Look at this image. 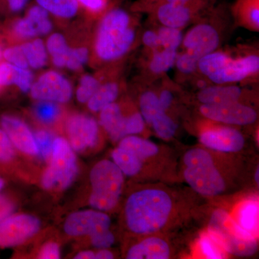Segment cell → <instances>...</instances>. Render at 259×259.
I'll use <instances>...</instances> for the list:
<instances>
[{
	"label": "cell",
	"instance_id": "cell-1",
	"mask_svg": "<svg viewBox=\"0 0 259 259\" xmlns=\"http://www.w3.org/2000/svg\"><path fill=\"white\" fill-rule=\"evenodd\" d=\"M176 202L161 187H146L131 194L125 202L127 228L139 236H151L164 229L175 216Z\"/></svg>",
	"mask_w": 259,
	"mask_h": 259
},
{
	"label": "cell",
	"instance_id": "cell-2",
	"mask_svg": "<svg viewBox=\"0 0 259 259\" xmlns=\"http://www.w3.org/2000/svg\"><path fill=\"white\" fill-rule=\"evenodd\" d=\"M136 32L131 17L121 9L110 10L102 18L97 32L95 50L98 57L110 61L125 54L135 41Z\"/></svg>",
	"mask_w": 259,
	"mask_h": 259
},
{
	"label": "cell",
	"instance_id": "cell-3",
	"mask_svg": "<svg viewBox=\"0 0 259 259\" xmlns=\"http://www.w3.org/2000/svg\"><path fill=\"white\" fill-rule=\"evenodd\" d=\"M184 164L186 182L197 193L213 197L226 190V181L208 151L201 148L189 150L184 156Z\"/></svg>",
	"mask_w": 259,
	"mask_h": 259
},
{
	"label": "cell",
	"instance_id": "cell-4",
	"mask_svg": "<svg viewBox=\"0 0 259 259\" xmlns=\"http://www.w3.org/2000/svg\"><path fill=\"white\" fill-rule=\"evenodd\" d=\"M198 69L218 84L236 82L258 72L259 58L248 55L233 59L225 53L214 51L199 60Z\"/></svg>",
	"mask_w": 259,
	"mask_h": 259
},
{
	"label": "cell",
	"instance_id": "cell-5",
	"mask_svg": "<svg viewBox=\"0 0 259 259\" xmlns=\"http://www.w3.org/2000/svg\"><path fill=\"white\" fill-rule=\"evenodd\" d=\"M207 231L227 253L245 257L254 254L256 251V238L240 226L224 209H216L212 213Z\"/></svg>",
	"mask_w": 259,
	"mask_h": 259
},
{
	"label": "cell",
	"instance_id": "cell-6",
	"mask_svg": "<svg viewBox=\"0 0 259 259\" xmlns=\"http://www.w3.org/2000/svg\"><path fill=\"white\" fill-rule=\"evenodd\" d=\"M90 206L97 210L107 212L115 208L122 194L124 175L113 161L102 160L90 171Z\"/></svg>",
	"mask_w": 259,
	"mask_h": 259
},
{
	"label": "cell",
	"instance_id": "cell-7",
	"mask_svg": "<svg viewBox=\"0 0 259 259\" xmlns=\"http://www.w3.org/2000/svg\"><path fill=\"white\" fill-rule=\"evenodd\" d=\"M50 163L42 174V187L48 190H66L74 182L78 165L74 150L64 138H56L50 158Z\"/></svg>",
	"mask_w": 259,
	"mask_h": 259
},
{
	"label": "cell",
	"instance_id": "cell-8",
	"mask_svg": "<svg viewBox=\"0 0 259 259\" xmlns=\"http://www.w3.org/2000/svg\"><path fill=\"white\" fill-rule=\"evenodd\" d=\"M40 220L27 214L10 215L0 223V247L9 248L22 244L40 230Z\"/></svg>",
	"mask_w": 259,
	"mask_h": 259
},
{
	"label": "cell",
	"instance_id": "cell-9",
	"mask_svg": "<svg viewBox=\"0 0 259 259\" xmlns=\"http://www.w3.org/2000/svg\"><path fill=\"white\" fill-rule=\"evenodd\" d=\"M199 112L209 120L229 125H250L257 120V112L254 109L239 102L202 105L199 107Z\"/></svg>",
	"mask_w": 259,
	"mask_h": 259
},
{
	"label": "cell",
	"instance_id": "cell-10",
	"mask_svg": "<svg viewBox=\"0 0 259 259\" xmlns=\"http://www.w3.org/2000/svg\"><path fill=\"white\" fill-rule=\"evenodd\" d=\"M30 94L32 98L40 101H50L65 103L72 96L71 83L64 76L50 71L44 73L32 85Z\"/></svg>",
	"mask_w": 259,
	"mask_h": 259
},
{
	"label": "cell",
	"instance_id": "cell-11",
	"mask_svg": "<svg viewBox=\"0 0 259 259\" xmlns=\"http://www.w3.org/2000/svg\"><path fill=\"white\" fill-rule=\"evenodd\" d=\"M212 0H194L186 4L158 3L153 6L158 21L163 26L181 28L185 26L201 10L207 8Z\"/></svg>",
	"mask_w": 259,
	"mask_h": 259
},
{
	"label": "cell",
	"instance_id": "cell-12",
	"mask_svg": "<svg viewBox=\"0 0 259 259\" xmlns=\"http://www.w3.org/2000/svg\"><path fill=\"white\" fill-rule=\"evenodd\" d=\"M111 219L100 210H82L72 213L65 221L64 229L71 236H93L110 230Z\"/></svg>",
	"mask_w": 259,
	"mask_h": 259
},
{
	"label": "cell",
	"instance_id": "cell-13",
	"mask_svg": "<svg viewBox=\"0 0 259 259\" xmlns=\"http://www.w3.org/2000/svg\"><path fill=\"white\" fill-rule=\"evenodd\" d=\"M69 144L76 152L93 148L98 141L99 126L90 116L76 114L67 122Z\"/></svg>",
	"mask_w": 259,
	"mask_h": 259
},
{
	"label": "cell",
	"instance_id": "cell-14",
	"mask_svg": "<svg viewBox=\"0 0 259 259\" xmlns=\"http://www.w3.org/2000/svg\"><path fill=\"white\" fill-rule=\"evenodd\" d=\"M201 144L209 149L223 153L239 152L245 145V139L238 130L218 126L203 130L199 134Z\"/></svg>",
	"mask_w": 259,
	"mask_h": 259
},
{
	"label": "cell",
	"instance_id": "cell-15",
	"mask_svg": "<svg viewBox=\"0 0 259 259\" xmlns=\"http://www.w3.org/2000/svg\"><path fill=\"white\" fill-rule=\"evenodd\" d=\"M220 35L209 24H199L191 29L182 40L187 52L199 59L215 51L220 44Z\"/></svg>",
	"mask_w": 259,
	"mask_h": 259
},
{
	"label": "cell",
	"instance_id": "cell-16",
	"mask_svg": "<svg viewBox=\"0 0 259 259\" xmlns=\"http://www.w3.org/2000/svg\"><path fill=\"white\" fill-rule=\"evenodd\" d=\"M0 123L12 144L21 152L31 156L38 154L35 136L23 121L13 116L4 115Z\"/></svg>",
	"mask_w": 259,
	"mask_h": 259
},
{
	"label": "cell",
	"instance_id": "cell-17",
	"mask_svg": "<svg viewBox=\"0 0 259 259\" xmlns=\"http://www.w3.org/2000/svg\"><path fill=\"white\" fill-rule=\"evenodd\" d=\"M49 13L40 5H33L29 9L25 18L20 19L15 23V33L22 37H32L49 33L52 29Z\"/></svg>",
	"mask_w": 259,
	"mask_h": 259
},
{
	"label": "cell",
	"instance_id": "cell-18",
	"mask_svg": "<svg viewBox=\"0 0 259 259\" xmlns=\"http://www.w3.org/2000/svg\"><path fill=\"white\" fill-rule=\"evenodd\" d=\"M170 257L171 248L168 242L153 235L131 246L126 254V258L128 259H167Z\"/></svg>",
	"mask_w": 259,
	"mask_h": 259
},
{
	"label": "cell",
	"instance_id": "cell-19",
	"mask_svg": "<svg viewBox=\"0 0 259 259\" xmlns=\"http://www.w3.org/2000/svg\"><path fill=\"white\" fill-rule=\"evenodd\" d=\"M214 86L202 88L197 94V99L202 105H221L239 102L242 90L236 86Z\"/></svg>",
	"mask_w": 259,
	"mask_h": 259
},
{
	"label": "cell",
	"instance_id": "cell-20",
	"mask_svg": "<svg viewBox=\"0 0 259 259\" xmlns=\"http://www.w3.org/2000/svg\"><path fill=\"white\" fill-rule=\"evenodd\" d=\"M125 118L120 107L114 102L104 107L100 111V125L112 141H120L125 137L123 134Z\"/></svg>",
	"mask_w": 259,
	"mask_h": 259
},
{
	"label": "cell",
	"instance_id": "cell-21",
	"mask_svg": "<svg viewBox=\"0 0 259 259\" xmlns=\"http://www.w3.org/2000/svg\"><path fill=\"white\" fill-rule=\"evenodd\" d=\"M258 199H248L240 204L234 218L239 226L257 238L258 235Z\"/></svg>",
	"mask_w": 259,
	"mask_h": 259
},
{
	"label": "cell",
	"instance_id": "cell-22",
	"mask_svg": "<svg viewBox=\"0 0 259 259\" xmlns=\"http://www.w3.org/2000/svg\"><path fill=\"white\" fill-rule=\"evenodd\" d=\"M233 11L240 23L252 30H258L259 0H237Z\"/></svg>",
	"mask_w": 259,
	"mask_h": 259
},
{
	"label": "cell",
	"instance_id": "cell-23",
	"mask_svg": "<svg viewBox=\"0 0 259 259\" xmlns=\"http://www.w3.org/2000/svg\"><path fill=\"white\" fill-rule=\"evenodd\" d=\"M112 157L114 163L126 176H136L142 169L144 161L125 148L120 146L116 148L112 151Z\"/></svg>",
	"mask_w": 259,
	"mask_h": 259
},
{
	"label": "cell",
	"instance_id": "cell-24",
	"mask_svg": "<svg viewBox=\"0 0 259 259\" xmlns=\"http://www.w3.org/2000/svg\"><path fill=\"white\" fill-rule=\"evenodd\" d=\"M118 146L129 150L143 161L156 156L159 151L157 145L154 143L135 135L125 136L121 139Z\"/></svg>",
	"mask_w": 259,
	"mask_h": 259
},
{
	"label": "cell",
	"instance_id": "cell-25",
	"mask_svg": "<svg viewBox=\"0 0 259 259\" xmlns=\"http://www.w3.org/2000/svg\"><path fill=\"white\" fill-rule=\"evenodd\" d=\"M118 94L117 83L109 82L100 86L88 102L89 109L95 112L101 111L104 107L115 102Z\"/></svg>",
	"mask_w": 259,
	"mask_h": 259
},
{
	"label": "cell",
	"instance_id": "cell-26",
	"mask_svg": "<svg viewBox=\"0 0 259 259\" xmlns=\"http://www.w3.org/2000/svg\"><path fill=\"white\" fill-rule=\"evenodd\" d=\"M37 4L51 14L63 18L74 17L79 10L77 0H35Z\"/></svg>",
	"mask_w": 259,
	"mask_h": 259
},
{
	"label": "cell",
	"instance_id": "cell-27",
	"mask_svg": "<svg viewBox=\"0 0 259 259\" xmlns=\"http://www.w3.org/2000/svg\"><path fill=\"white\" fill-rule=\"evenodd\" d=\"M47 50L52 58L53 63L57 67L66 66L70 50L64 35L54 33L48 39Z\"/></svg>",
	"mask_w": 259,
	"mask_h": 259
},
{
	"label": "cell",
	"instance_id": "cell-28",
	"mask_svg": "<svg viewBox=\"0 0 259 259\" xmlns=\"http://www.w3.org/2000/svg\"><path fill=\"white\" fill-rule=\"evenodd\" d=\"M28 66L33 69H40L47 64V52L44 42L40 39L25 42L20 46Z\"/></svg>",
	"mask_w": 259,
	"mask_h": 259
},
{
	"label": "cell",
	"instance_id": "cell-29",
	"mask_svg": "<svg viewBox=\"0 0 259 259\" xmlns=\"http://www.w3.org/2000/svg\"><path fill=\"white\" fill-rule=\"evenodd\" d=\"M177 49L163 48V50L156 51L150 61L149 67L155 74L166 72L176 63Z\"/></svg>",
	"mask_w": 259,
	"mask_h": 259
},
{
	"label": "cell",
	"instance_id": "cell-30",
	"mask_svg": "<svg viewBox=\"0 0 259 259\" xmlns=\"http://www.w3.org/2000/svg\"><path fill=\"white\" fill-rule=\"evenodd\" d=\"M151 125L158 137L162 139H171L176 134V123L166 112L162 111L155 116Z\"/></svg>",
	"mask_w": 259,
	"mask_h": 259
},
{
	"label": "cell",
	"instance_id": "cell-31",
	"mask_svg": "<svg viewBox=\"0 0 259 259\" xmlns=\"http://www.w3.org/2000/svg\"><path fill=\"white\" fill-rule=\"evenodd\" d=\"M140 108L144 120L148 124H151L155 116L163 111L160 106L157 95L150 91L146 92L141 95L140 98Z\"/></svg>",
	"mask_w": 259,
	"mask_h": 259
},
{
	"label": "cell",
	"instance_id": "cell-32",
	"mask_svg": "<svg viewBox=\"0 0 259 259\" xmlns=\"http://www.w3.org/2000/svg\"><path fill=\"white\" fill-rule=\"evenodd\" d=\"M199 246L206 258H226V252L208 231L203 233L199 238Z\"/></svg>",
	"mask_w": 259,
	"mask_h": 259
},
{
	"label": "cell",
	"instance_id": "cell-33",
	"mask_svg": "<svg viewBox=\"0 0 259 259\" xmlns=\"http://www.w3.org/2000/svg\"><path fill=\"white\" fill-rule=\"evenodd\" d=\"M34 112L39 120L46 124H52L59 119L60 107L56 102L40 101L35 105Z\"/></svg>",
	"mask_w": 259,
	"mask_h": 259
},
{
	"label": "cell",
	"instance_id": "cell-34",
	"mask_svg": "<svg viewBox=\"0 0 259 259\" xmlns=\"http://www.w3.org/2000/svg\"><path fill=\"white\" fill-rule=\"evenodd\" d=\"M157 34L162 47L178 49L182 45L183 35L180 28L163 26L159 28Z\"/></svg>",
	"mask_w": 259,
	"mask_h": 259
},
{
	"label": "cell",
	"instance_id": "cell-35",
	"mask_svg": "<svg viewBox=\"0 0 259 259\" xmlns=\"http://www.w3.org/2000/svg\"><path fill=\"white\" fill-rule=\"evenodd\" d=\"M100 83L91 75H84L80 80V84L76 91V98L81 103L88 102L100 88Z\"/></svg>",
	"mask_w": 259,
	"mask_h": 259
},
{
	"label": "cell",
	"instance_id": "cell-36",
	"mask_svg": "<svg viewBox=\"0 0 259 259\" xmlns=\"http://www.w3.org/2000/svg\"><path fill=\"white\" fill-rule=\"evenodd\" d=\"M34 136L38 148V154L44 159H50L53 147H54V140H55L54 135L45 130H40L37 131Z\"/></svg>",
	"mask_w": 259,
	"mask_h": 259
},
{
	"label": "cell",
	"instance_id": "cell-37",
	"mask_svg": "<svg viewBox=\"0 0 259 259\" xmlns=\"http://www.w3.org/2000/svg\"><path fill=\"white\" fill-rule=\"evenodd\" d=\"M145 120L142 115L139 112L132 114L125 117L124 122V136H134L141 134L144 131Z\"/></svg>",
	"mask_w": 259,
	"mask_h": 259
},
{
	"label": "cell",
	"instance_id": "cell-38",
	"mask_svg": "<svg viewBox=\"0 0 259 259\" xmlns=\"http://www.w3.org/2000/svg\"><path fill=\"white\" fill-rule=\"evenodd\" d=\"M200 59L190 53L185 51L180 56H177L176 64L177 69L183 74H191L198 68L199 61Z\"/></svg>",
	"mask_w": 259,
	"mask_h": 259
},
{
	"label": "cell",
	"instance_id": "cell-39",
	"mask_svg": "<svg viewBox=\"0 0 259 259\" xmlns=\"http://www.w3.org/2000/svg\"><path fill=\"white\" fill-rule=\"evenodd\" d=\"M88 56L89 51L86 48L71 49L66 66L73 71L79 69L88 61Z\"/></svg>",
	"mask_w": 259,
	"mask_h": 259
},
{
	"label": "cell",
	"instance_id": "cell-40",
	"mask_svg": "<svg viewBox=\"0 0 259 259\" xmlns=\"http://www.w3.org/2000/svg\"><path fill=\"white\" fill-rule=\"evenodd\" d=\"M5 61L22 69H28V64L20 47L8 48L3 52Z\"/></svg>",
	"mask_w": 259,
	"mask_h": 259
},
{
	"label": "cell",
	"instance_id": "cell-41",
	"mask_svg": "<svg viewBox=\"0 0 259 259\" xmlns=\"http://www.w3.org/2000/svg\"><path fill=\"white\" fill-rule=\"evenodd\" d=\"M14 156L13 144L4 130L0 128V161H9Z\"/></svg>",
	"mask_w": 259,
	"mask_h": 259
},
{
	"label": "cell",
	"instance_id": "cell-42",
	"mask_svg": "<svg viewBox=\"0 0 259 259\" xmlns=\"http://www.w3.org/2000/svg\"><path fill=\"white\" fill-rule=\"evenodd\" d=\"M90 238L92 244L99 249L110 248L115 243V236L110 230L96 233Z\"/></svg>",
	"mask_w": 259,
	"mask_h": 259
},
{
	"label": "cell",
	"instance_id": "cell-43",
	"mask_svg": "<svg viewBox=\"0 0 259 259\" xmlns=\"http://www.w3.org/2000/svg\"><path fill=\"white\" fill-rule=\"evenodd\" d=\"M17 66L8 61L0 64V87L14 84Z\"/></svg>",
	"mask_w": 259,
	"mask_h": 259
},
{
	"label": "cell",
	"instance_id": "cell-44",
	"mask_svg": "<svg viewBox=\"0 0 259 259\" xmlns=\"http://www.w3.org/2000/svg\"><path fill=\"white\" fill-rule=\"evenodd\" d=\"M32 74L28 69H22L17 66L16 76L14 84L18 86L21 91L27 93L32 87Z\"/></svg>",
	"mask_w": 259,
	"mask_h": 259
},
{
	"label": "cell",
	"instance_id": "cell-45",
	"mask_svg": "<svg viewBox=\"0 0 259 259\" xmlns=\"http://www.w3.org/2000/svg\"><path fill=\"white\" fill-rule=\"evenodd\" d=\"M79 5H81L90 13L97 14L106 9L108 0H77Z\"/></svg>",
	"mask_w": 259,
	"mask_h": 259
},
{
	"label": "cell",
	"instance_id": "cell-46",
	"mask_svg": "<svg viewBox=\"0 0 259 259\" xmlns=\"http://www.w3.org/2000/svg\"><path fill=\"white\" fill-rule=\"evenodd\" d=\"M60 247L55 242H49L42 247L38 258L58 259L60 258Z\"/></svg>",
	"mask_w": 259,
	"mask_h": 259
},
{
	"label": "cell",
	"instance_id": "cell-47",
	"mask_svg": "<svg viewBox=\"0 0 259 259\" xmlns=\"http://www.w3.org/2000/svg\"><path fill=\"white\" fill-rule=\"evenodd\" d=\"M15 206L11 199L4 195H0V223L12 215Z\"/></svg>",
	"mask_w": 259,
	"mask_h": 259
},
{
	"label": "cell",
	"instance_id": "cell-48",
	"mask_svg": "<svg viewBox=\"0 0 259 259\" xmlns=\"http://www.w3.org/2000/svg\"><path fill=\"white\" fill-rule=\"evenodd\" d=\"M143 42L146 47L155 51H157L158 48L161 47L157 32L152 30H148L145 32L143 36Z\"/></svg>",
	"mask_w": 259,
	"mask_h": 259
},
{
	"label": "cell",
	"instance_id": "cell-49",
	"mask_svg": "<svg viewBox=\"0 0 259 259\" xmlns=\"http://www.w3.org/2000/svg\"><path fill=\"white\" fill-rule=\"evenodd\" d=\"M158 97L160 106L163 111L166 112L171 106L172 101H173V95L168 90H163Z\"/></svg>",
	"mask_w": 259,
	"mask_h": 259
},
{
	"label": "cell",
	"instance_id": "cell-50",
	"mask_svg": "<svg viewBox=\"0 0 259 259\" xmlns=\"http://www.w3.org/2000/svg\"><path fill=\"white\" fill-rule=\"evenodd\" d=\"M29 0H8L5 6L11 13H18L25 8Z\"/></svg>",
	"mask_w": 259,
	"mask_h": 259
},
{
	"label": "cell",
	"instance_id": "cell-51",
	"mask_svg": "<svg viewBox=\"0 0 259 259\" xmlns=\"http://www.w3.org/2000/svg\"><path fill=\"white\" fill-rule=\"evenodd\" d=\"M114 258L113 253L107 248H102L95 253V259H111Z\"/></svg>",
	"mask_w": 259,
	"mask_h": 259
},
{
	"label": "cell",
	"instance_id": "cell-52",
	"mask_svg": "<svg viewBox=\"0 0 259 259\" xmlns=\"http://www.w3.org/2000/svg\"><path fill=\"white\" fill-rule=\"evenodd\" d=\"M95 258V253L93 250H82L75 255L76 259H93Z\"/></svg>",
	"mask_w": 259,
	"mask_h": 259
},
{
	"label": "cell",
	"instance_id": "cell-53",
	"mask_svg": "<svg viewBox=\"0 0 259 259\" xmlns=\"http://www.w3.org/2000/svg\"><path fill=\"white\" fill-rule=\"evenodd\" d=\"M193 1H194V0H158L156 4H157L158 3H175V4H186V3H191V2ZM156 4L153 5V6H154V5ZM152 7H151V8H152Z\"/></svg>",
	"mask_w": 259,
	"mask_h": 259
},
{
	"label": "cell",
	"instance_id": "cell-54",
	"mask_svg": "<svg viewBox=\"0 0 259 259\" xmlns=\"http://www.w3.org/2000/svg\"><path fill=\"white\" fill-rule=\"evenodd\" d=\"M158 0H142V5H144V6L146 7V8H151V7L153 6V5L156 4V3Z\"/></svg>",
	"mask_w": 259,
	"mask_h": 259
},
{
	"label": "cell",
	"instance_id": "cell-55",
	"mask_svg": "<svg viewBox=\"0 0 259 259\" xmlns=\"http://www.w3.org/2000/svg\"><path fill=\"white\" fill-rule=\"evenodd\" d=\"M255 181L257 185L259 184V168H257L256 171L255 173Z\"/></svg>",
	"mask_w": 259,
	"mask_h": 259
},
{
	"label": "cell",
	"instance_id": "cell-56",
	"mask_svg": "<svg viewBox=\"0 0 259 259\" xmlns=\"http://www.w3.org/2000/svg\"><path fill=\"white\" fill-rule=\"evenodd\" d=\"M5 185V181L3 180V179H2L0 177V191L3 190V187H4Z\"/></svg>",
	"mask_w": 259,
	"mask_h": 259
},
{
	"label": "cell",
	"instance_id": "cell-57",
	"mask_svg": "<svg viewBox=\"0 0 259 259\" xmlns=\"http://www.w3.org/2000/svg\"><path fill=\"white\" fill-rule=\"evenodd\" d=\"M8 0H0V5H3V6H5V3Z\"/></svg>",
	"mask_w": 259,
	"mask_h": 259
},
{
	"label": "cell",
	"instance_id": "cell-58",
	"mask_svg": "<svg viewBox=\"0 0 259 259\" xmlns=\"http://www.w3.org/2000/svg\"><path fill=\"white\" fill-rule=\"evenodd\" d=\"M3 51H2L1 48H0V59H1L2 57H3Z\"/></svg>",
	"mask_w": 259,
	"mask_h": 259
}]
</instances>
